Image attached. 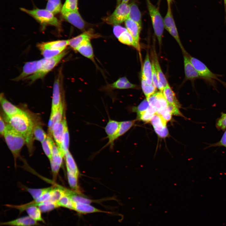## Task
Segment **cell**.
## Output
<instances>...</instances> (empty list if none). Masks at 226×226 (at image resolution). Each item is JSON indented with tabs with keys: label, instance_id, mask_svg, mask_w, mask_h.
<instances>
[{
	"label": "cell",
	"instance_id": "6da1fadb",
	"mask_svg": "<svg viewBox=\"0 0 226 226\" xmlns=\"http://www.w3.org/2000/svg\"><path fill=\"white\" fill-rule=\"evenodd\" d=\"M6 120L13 129L24 137L29 153L31 155L34 149L33 129L36 123H35L30 115L24 111L11 117H6Z\"/></svg>",
	"mask_w": 226,
	"mask_h": 226
},
{
	"label": "cell",
	"instance_id": "7a4b0ae2",
	"mask_svg": "<svg viewBox=\"0 0 226 226\" xmlns=\"http://www.w3.org/2000/svg\"><path fill=\"white\" fill-rule=\"evenodd\" d=\"M3 136L13 154L16 166L17 158L20 156L22 148L26 144L25 139L22 134L8 124L6 125V129Z\"/></svg>",
	"mask_w": 226,
	"mask_h": 226
},
{
	"label": "cell",
	"instance_id": "3957f363",
	"mask_svg": "<svg viewBox=\"0 0 226 226\" xmlns=\"http://www.w3.org/2000/svg\"><path fill=\"white\" fill-rule=\"evenodd\" d=\"M67 52L64 51L60 54L52 58H43L41 59V65L39 69L34 74L31 75L24 80H30V83L39 79H42L51 71L67 54Z\"/></svg>",
	"mask_w": 226,
	"mask_h": 226
},
{
	"label": "cell",
	"instance_id": "277c9868",
	"mask_svg": "<svg viewBox=\"0 0 226 226\" xmlns=\"http://www.w3.org/2000/svg\"><path fill=\"white\" fill-rule=\"evenodd\" d=\"M190 59L198 74L201 79L214 86L216 80L226 86V83L221 80L219 77L222 75L213 73L203 62L188 54Z\"/></svg>",
	"mask_w": 226,
	"mask_h": 226
},
{
	"label": "cell",
	"instance_id": "5b68a950",
	"mask_svg": "<svg viewBox=\"0 0 226 226\" xmlns=\"http://www.w3.org/2000/svg\"><path fill=\"white\" fill-rule=\"evenodd\" d=\"M146 1L153 30L159 45L160 46L164 28V19L162 18L158 8L153 5L150 0H146Z\"/></svg>",
	"mask_w": 226,
	"mask_h": 226
},
{
	"label": "cell",
	"instance_id": "8992f818",
	"mask_svg": "<svg viewBox=\"0 0 226 226\" xmlns=\"http://www.w3.org/2000/svg\"><path fill=\"white\" fill-rule=\"evenodd\" d=\"M21 10L32 16L43 25H50L58 27L60 24L54 14L46 9H35L28 10L20 8Z\"/></svg>",
	"mask_w": 226,
	"mask_h": 226
},
{
	"label": "cell",
	"instance_id": "52a82bcc",
	"mask_svg": "<svg viewBox=\"0 0 226 226\" xmlns=\"http://www.w3.org/2000/svg\"><path fill=\"white\" fill-rule=\"evenodd\" d=\"M130 5L121 3L116 8L113 13L105 19L107 24L117 25L125 21L129 18Z\"/></svg>",
	"mask_w": 226,
	"mask_h": 226
},
{
	"label": "cell",
	"instance_id": "ba28073f",
	"mask_svg": "<svg viewBox=\"0 0 226 226\" xmlns=\"http://www.w3.org/2000/svg\"><path fill=\"white\" fill-rule=\"evenodd\" d=\"M150 121L159 137L164 138L168 136L169 132L166 127L167 122L160 115L157 113L155 114L151 118Z\"/></svg>",
	"mask_w": 226,
	"mask_h": 226
},
{
	"label": "cell",
	"instance_id": "9c48e42d",
	"mask_svg": "<svg viewBox=\"0 0 226 226\" xmlns=\"http://www.w3.org/2000/svg\"><path fill=\"white\" fill-rule=\"evenodd\" d=\"M61 73L60 72L53 84L51 114H54L57 110L62 102L61 94Z\"/></svg>",
	"mask_w": 226,
	"mask_h": 226
},
{
	"label": "cell",
	"instance_id": "30bf717a",
	"mask_svg": "<svg viewBox=\"0 0 226 226\" xmlns=\"http://www.w3.org/2000/svg\"><path fill=\"white\" fill-rule=\"evenodd\" d=\"M182 53L185 80H190L193 82L196 80L200 79L198 74L190 59L188 53L186 51Z\"/></svg>",
	"mask_w": 226,
	"mask_h": 226
},
{
	"label": "cell",
	"instance_id": "8fae6325",
	"mask_svg": "<svg viewBox=\"0 0 226 226\" xmlns=\"http://www.w3.org/2000/svg\"><path fill=\"white\" fill-rule=\"evenodd\" d=\"M41 65V59L26 62L24 65L22 72L17 77L13 79L15 81L24 80L26 78L32 75L40 68Z\"/></svg>",
	"mask_w": 226,
	"mask_h": 226
},
{
	"label": "cell",
	"instance_id": "7c38bea8",
	"mask_svg": "<svg viewBox=\"0 0 226 226\" xmlns=\"http://www.w3.org/2000/svg\"><path fill=\"white\" fill-rule=\"evenodd\" d=\"M150 106L154 108L159 113L167 106L168 103L162 92L156 93L147 99Z\"/></svg>",
	"mask_w": 226,
	"mask_h": 226
},
{
	"label": "cell",
	"instance_id": "4fadbf2b",
	"mask_svg": "<svg viewBox=\"0 0 226 226\" xmlns=\"http://www.w3.org/2000/svg\"><path fill=\"white\" fill-rule=\"evenodd\" d=\"M62 15L66 20L77 28L81 30L84 29L85 22L78 10L68 12Z\"/></svg>",
	"mask_w": 226,
	"mask_h": 226
},
{
	"label": "cell",
	"instance_id": "5bb4252c",
	"mask_svg": "<svg viewBox=\"0 0 226 226\" xmlns=\"http://www.w3.org/2000/svg\"><path fill=\"white\" fill-rule=\"evenodd\" d=\"M0 102L6 117H11L24 111L7 100L3 93H1L0 95Z\"/></svg>",
	"mask_w": 226,
	"mask_h": 226
},
{
	"label": "cell",
	"instance_id": "9a60e30c",
	"mask_svg": "<svg viewBox=\"0 0 226 226\" xmlns=\"http://www.w3.org/2000/svg\"><path fill=\"white\" fill-rule=\"evenodd\" d=\"M119 124L120 122L111 119L109 120L105 127V131L109 140L107 145L113 144L114 141L116 139Z\"/></svg>",
	"mask_w": 226,
	"mask_h": 226
},
{
	"label": "cell",
	"instance_id": "2e32d148",
	"mask_svg": "<svg viewBox=\"0 0 226 226\" xmlns=\"http://www.w3.org/2000/svg\"><path fill=\"white\" fill-rule=\"evenodd\" d=\"M1 225L10 226H35L40 225L29 216L20 217L8 222H2Z\"/></svg>",
	"mask_w": 226,
	"mask_h": 226
},
{
	"label": "cell",
	"instance_id": "e0dca14e",
	"mask_svg": "<svg viewBox=\"0 0 226 226\" xmlns=\"http://www.w3.org/2000/svg\"><path fill=\"white\" fill-rule=\"evenodd\" d=\"M153 60L157 73L159 83V89L162 92L164 88L169 84L161 68L158 59L155 52H153Z\"/></svg>",
	"mask_w": 226,
	"mask_h": 226
},
{
	"label": "cell",
	"instance_id": "ac0fdd59",
	"mask_svg": "<svg viewBox=\"0 0 226 226\" xmlns=\"http://www.w3.org/2000/svg\"><path fill=\"white\" fill-rule=\"evenodd\" d=\"M64 129L65 124L63 118L61 121L55 124L52 129V136L58 147L60 146L62 140Z\"/></svg>",
	"mask_w": 226,
	"mask_h": 226
},
{
	"label": "cell",
	"instance_id": "d6986e66",
	"mask_svg": "<svg viewBox=\"0 0 226 226\" xmlns=\"http://www.w3.org/2000/svg\"><path fill=\"white\" fill-rule=\"evenodd\" d=\"M141 78L149 84H153L152 63H151L148 53L146 54L142 71Z\"/></svg>",
	"mask_w": 226,
	"mask_h": 226
},
{
	"label": "cell",
	"instance_id": "ffe728a7",
	"mask_svg": "<svg viewBox=\"0 0 226 226\" xmlns=\"http://www.w3.org/2000/svg\"><path fill=\"white\" fill-rule=\"evenodd\" d=\"M125 22L126 27L128 31L136 41L139 44L140 34L141 26L129 18L127 19Z\"/></svg>",
	"mask_w": 226,
	"mask_h": 226
},
{
	"label": "cell",
	"instance_id": "44dd1931",
	"mask_svg": "<svg viewBox=\"0 0 226 226\" xmlns=\"http://www.w3.org/2000/svg\"><path fill=\"white\" fill-rule=\"evenodd\" d=\"M94 35L90 31H85L78 36L69 40V45L75 50L80 44L83 41L90 40Z\"/></svg>",
	"mask_w": 226,
	"mask_h": 226
},
{
	"label": "cell",
	"instance_id": "7402d4cb",
	"mask_svg": "<svg viewBox=\"0 0 226 226\" xmlns=\"http://www.w3.org/2000/svg\"><path fill=\"white\" fill-rule=\"evenodd\" d=\"M136 84L131 83L125 77L119 78L113 83L107 85L106 89H134L137 87Z\"/></svg>",
	"mask_w": 226,
	"mask_h": 226
},
{
	"label": "cell",
	"instance_id": "603a6c76",
	"mask_svg": "<svg viewBox=\"0 0 226 226\" xmlns=\"http://www.w3.org/2000/svg\"><path fill=\"white\" fill-rule=\"evenodd\" d=\"M68 45H69V40H62L40 43L38 44V47L40 50L41 49L56 50L65 49Z\"/></svg>",
	"mask_w": 226,
	"mask_h": 226
},
{
	"label": "cell",
	"instance_id": "cb8c5ba5",
	"mask_svg": "<svg viewBox=\"0 0 226 226\" xmlns=\"http://www.w3.org/2000/svg\"><path fill=\"white\" fill-rule=\"evenodd\" d=\"M75 51L85 57L94 60V54L90 40H86L82 42L76 48Z\"/></svg>",
	"mask_w": 226,
	"mask_h": 226
},
{
	"label": "cell",
	"instance_id": "d4e9b609",
	"mask_svg": "<svg viewBox=\"0 0 226 226\" xmlns=\"http://www.w3.org/2000/svg\"><path fill=\"white\" fill-rule=\"evenodd\" d=\"M74 210L80 214H86L99 212L107 213H109L100 210L90 204L79 202H74Z\"/></svg>",
	"mask_w": 226,
	"mask_h": 226
},
{
	"label": "cell",
	"instance_id": "484cf974",
	"mask_svg": "<svg viewBox=\"0 0 226 226\" xmlns=\"http://www.w3.org/2000/svg\"><path fill=\"white\" fill-rule=\"evenodd\" d=\"M63 105L62 102L57 110L54 114H50L48 124L49 135L52 136V129L54 125L61 121L63 119Z\"/></svg>",
	"mask_w": 226,
	"mask_h": 226
},
{
	"label": "cell",
	"instance_id": "4316f807",
	"mask_svg": "<svg viewBox=\"0 0 226 226\" xmlns=\"http://www.w3.org/2000/svg\"><path fill=\"white\" fill-rule=\"evenodd\" d=\"M117 39L121 43L133 47L140 53V44L136 41L127 29L123 32Z\"/></svg>",
	"mask_w": 226,
	"mask_h": 226
},
{
	"label": "cell",
	"instance_id": "83f0119b",
	"mask_svg": "<svg viewBox=\"0 0 226 226\" xmlns=\"http://www.w3.org/2000/svg\"><path fill=\"white\" fill-rule=\"evenodd\" d=\"M65 157L67 171L78 177L79 172L75 160L69 150L65 153Z\"/></svg>",
	"mask_w": 226,
	"mask_h": 226
},
{
	"label": "cell",
	"instance_id": "f1b7e54d",
	"mask_svg": "<svg viewBox=\"0 0 226 226\" xmlns=\"http://www.w3.org/2000/svg\"><path fill=\"white\" fill-rule=\"evenodd\" d=\"M162 92L168 104L174 105L179 108L180 107V105L169 84L164 88Z\"/></svg>",
	"mask_w": 226,
	"mask_h": 226
},
{
	"label": "cell",
	"instance_id": "f546056e",
	"mask_svg": "<svg viewBox=\"0 0 226 226\" xmlns=\"http://www.w3.org/2000/svg\"><path fill=\"white\" fill-rule=\"evenodd\" d=\"M63 119L65 124L64 132L62 141L60 146L58 147L61 152L64 156L65 153L69 150V135L65 114H64Z\"/></svg>",
	"mask_w": 226,
	"mask_h": 226
},
{
	"label": "cell",
	"instance_id": "4dcf8cb0",
	"mask_svg": "<svg viewBox=\"0 0 226 226\" xmlns=\"http://www.w3.org/2000/svg\"><path fill=\"white\" fill-rule=\"evenodd\" d=\"M129 18L137 22L142 26L141 13L137 5L135 3L130 5V12Z\"/></svg>",
	"mask_w": 226,
	"mask_h": 226
},
{
	"label": "cell",
	"instance_id": "1f68e13d",
	"mask_svg": "<svg viewBox=\"0 0 226 226\" xmlns=\"http://www.w3.org/2000/svg\"><path fill=\"white\" fill-rule=\"evenodd\" d=\"M29 216L35 221H41L45 223V221L41 216V211L37 206H32L26 210Z\"/></svg>",
	"mask_w": 226,
	"mask_h": 226
},
{
	"label": "cell",
	"instance_id": "d6a6232c",
	"mask_svg": "<svg viewBox=\"0 0 226 226\" xmlns=\"http://www.w3.org/2000/svg\"><path fill=\"white\" fill-rule=\"evenodd\" d=\"M24 188L30 194L35 200L40 197L45 193L51 191L54 188L53 187H50L43 188L32 189L24 186Z\"/></svg>",
	"mask_w": 226,
	"mask_h": 226
},
{
	"label": "cell",
	"instance_id": "836d02e7",
	"mask_svg": "<svg viewBox=\"0 0 226 226\" xmlns=\"http://www.w3.org/2000/svg\"><path fill=\"white\" fill-rule=\"evenodd\" d=\"M164 28L167 31L176 25L171 11V5H168L167 11L164 19Z\"/></svg>",
	"mask_w": 226,
	"mask_h": 226
},
{
	"label": "cell",
	"instance_id": "e575fe53",
	"mask_svg": "<svg viewBox=\"0 0 226 226\" xmlns=\"http://www.w3.org/2000/svg\"><path fill=\"white\" fill-rule=\"evenodd\" d=\"M136 120L124 121L120 122L118 132L116 136V139L126 133L134 124Z\"/></svg>",
	"mask_w": 226,
	"mask_h": 226
},
{
	"label": "cell",
	"instance_id": "d590c367",
	"mask_svg": "<svg viewBox=\"0 0 226 226\" xmlns=\"http://www.w3.org/2000/svg\"><path fill=\"white\" fill-rule=\"evenodd\" d=\"M62 6L61 0H48L46 9L55 14L61 11Z\"/></svg>",
	"mask_w": 226,
	"mask_h": 226
},
{
	"label": "cell",
	"instance_id": "8d00e7d4",
	"mask_svg": "<svg viewBox=\"0 0 226 226\" xmlns=\"http://www.w3.org/2000/svg\"><path fill=\"white\" fill-rule=\"evenodd\" d=\"M141 84L143 91L147 99L155 93L156 88L153 84H148L144 79L142 78L141 79Z\"/></svg>",
	"mask_w": 226,
	"mask_h": 226
},
{
	"label": "cell",
	"instance_id": "74e56055",
	"mask_svg": "<svg viewBox=\"0 0 226 226\" xmlns=\"http://www.w3.org/2000/svg\"><path fill=\"white\" fill-rule=\"evenodd\" d=\"M33 133L34 139L41 143L47 138V136L41 126L39 124H36L35 125L34 128Z\"/></svg>",
	"mask_w": 226,
	"mask_h": 226
},
{
	"label": "cell",
	"instance_id": "f35d334b",
	"mask_svg": "<svg viewBox=\"0 0 226 226\" xmlns=\"http://www.w3.org/2000/svg\"><path fill=\"white\" fill-rule=\"evenodd\" d=\"M78 0H66L61 10L62 15L70 12L78 10Z\"/></svg>",
	"mask_w": 226,
	"mask_h": 226
},
{
	"label": "cell",
	"instance_id": "ab89813d",
	"mask_svg": "<svg viewBox=\"0 0 226 226\" xmlns=\"http://www.w3.org/2000/svg\"><path fill=\"white\" fill-rule=\"evenodd\" d=\"M56 204L58 207H62L71 210H74V202L66 193L61 198Z\"/></svg>",
	"mask_w": 226,
	"mask_h": 226
},
{
	"label": "cell",
	"instance_id": "60d3db41",
	"mask_svg": "<svg viewBox=\"0 0 226 226\" xmlns=\"http://www.w3.org/2000/svg\"><path fill=\"white\" fill-rule=\"evenodd\" d=\"M156 113V110L150 105L146 110L137 115V118L143 121L148 122L150 121L152 116Z\"/></svg>",
	"mask_w": 226,
	"mask_h": 226
},
{
	"label": "cell",
	"instance_id": "b9f144b4",
	"mask_svg": "<svg viewBox=\"0 0 226 226\" xmlns=\"http://www.w3.org/2000/svg\"><path fill=\"white\" fill-rule=\"evenodd\" d=\"M67 177L69 184L73 191L80 194V191L78 185V177L67 171Z\"/></svg>",
	"mask_w": 226,
	"mask_h": 226
},
{
	"label": "cell",
	"instance_id": "7bdbcfd3",
	"mask_svg": "<svg viewBox=\"0 0 226 226\" xmlns=\"http://www.w3.org/2000/svg\"><path fill=\"white\" fill-rule=\"evenodd\" d=\"M65 194V188H53L51 191L50 200L56 204L61 198Z\"/></svg>",
	"mask_w": 226,
	"mask_h": 226
},
{
	"label": "cell",
	"instance_id": "ee69618b",
	"mask_svg": "<svg viewBox=\"0 0 226 226\" xmlns=\"http://www.w3.org/2000/svg\"><path fill=\"white\" fill-rule=\"evenodd\" d=\"M41 143L45 154L50 160L52 158V146L48 135L47 136V138L42 142Z\"/></svg>",
	"mask_w": 226,
	"mask_h": 226
},
{
	"label": "cell",
	"instance_id": "f6af8a7d",
	"mask_svg": "<svg viewBox=\"0 0 226 226\" xmlns=\"http://www.w3.org/2000/svg\"><path fill=\"white\" fill-rule=\"evenodd\" d=\"M65 49L52 50L47 49H41L40 50L41 54L44 58H52L62 52Z\"/></svg>",
	"mask_w": 226,
	"mask_h": 226
},
{
	"label": "cell",
	"instance_id": "bcb514c9",
	"mask_svg": "<svg viewBox=\"0 0 226 226\" xmlns=\"http://www.w3.org/2000/svg\"><path fill=\"white\" fill-rule=\"evenodd\" d=\"M168 31L175 40L180 47L182 52L186 51V50L184 48L180 40L176 25L172 27Z\"/></svg>",
	"mask_w": 226,
	"mask_h": 226
},
{
	"label": "cell",
	"instance_id": "7dc6e473",
	"mask_svg": "<svg viewBox=\"0 0 226 226\" xmlns=\"http://www.w3.org/2000/svg\"><path fill=\"white\" fill-rule=\"evenodd\" d=\"M216 126L219 130L225 131L226 129V113H222L221 115L217 120Z\"/></svg>",
	"mask_w": 226,
	"mask_h": 226
},
{
	"label": "cell",
	"instance_id": "c3c4849f",
	"mask_svg": "<svg viewBox=\"0 0 226 226\" xmlns=\"http://www.w3.org/2000/svg\"><path fill=\"white\" fill-rule=\"evenodd\" d=\"M58 207L56 203L53 202L50 199L47 203L38 206L41 212H42L51 211Z\"/></svg>",
	"mask_w": 226,
	"mask_h": 226
},
{
	"label": "cell",
	"instance_id": "681fc988",
	"mask_svg": "<svg viewBox=\"0 0 226 226\" xmlns=\"http://www.w3.org/2000/svg\"><path fill=\"white\" fill-rule=\"evenodd\" d=\"M150 105L147 99L144 100L137 107L133 108V110L137 112V115L146 110Z\"/></svg>",
	"mask_w": 226,
	"mask_h": 226
},
{
	"label": "cell",
	"instance_id": "f907efd6",
	"mask_svg": "<svg viewBox=\"0 0 226 226\" xmlns=\"http://www.w3.org/2000/svg\"><path fill=\"white\" fill-rule=\"evenodd\" d=\"M152 83L153 84L156 88H158L159 89V82L158 81V76L155 68L154 63L153 60H152Z\"/></svg>",
	"mask_w": 226,
	"mask_h": 226
},
{
	"label": "cell",
	"instance_id": "816d5d0a",
	"mask_svg": "<svg viewBox=\"0 0 226 226\" xmlns=\"http://www.w3.org/2000/svg\"><path fill=\"white\" fill-rule=\"evenodd\" d=\"M222 146L226 147V130L219 141L215 143L210 144L207 147V148L211 147Z\"/></svg>",
	"mask_w": 226,
	"mask_h": 226
},
{
	"label": "cell",
	"instance_id": "f5cc1de1",
	"mask_svg": "<svg viewBox=\"0 0 226 226\" xmlns=\"http://www.w3.org/2000/svg\"><path fill=\"white\" fill-rule=\"evenodd\" d=\"M51 166L53 174V179H56L61 165L56 164L51 161H50Z\"/></svg>",
	"mask_w": 226,
	"mask_h": 226
},
{
	"label": "cell",
	"instance_id": "db71d44e",
	"mask_svg": "<svg viewBox=\"0 0 226 226\" xmlns=\"http://www.w3.org/2000/svg\"><path fill=\"white\" fill-rule=\"evenodd\" d=\"M126 30H127L126 28L120 25H115L113 27V32L116 37L118 38L120 35Z\"/></svg>",
	"mask_w": 226,
	"mask_h": 226
},
{
	"label": "cell",
	"instance_id": "11a10c76",
	"mask_svg": "<svg viewBox=\"0 0 226 226\" xmlns=\"http://www.w3.org/2000/svg\"><path fill=\"white\" fill-rule=\"evenodd\" d=\"M157 114L160 115L166 122L170 121L171 118L172 114L168 109L167 107Z\"/></svg>",
	"mask_w": 226,
	"mask_h": 226
},
{
	"label": "cell",
	"instance_id": "9f6ffc18",
	"mask_svg": "<svg viewBox=\"0 0 226 226\" xmlns=\"http://www.w3.org/2000/svg\"><path fill=\"white\" fill-rule=\"evenodd\" d=\"M167 108L172 115L183 116L182 115L180 111L179 110V108L177 107L174 105L168 104Z\"/></svg>",
	"mask_w": 226,
	"mask_h": 226
},
{
	"label": "cell",
	"instance_id": "6f0895ef",
	"mask_svg": "<svg viewBox=\"0 0 226 226\" xmlns=\"http://www.w3.org/2000/svg\"><path fill=\"white\" fill-rule=\"evenodd\" d=\"M6 128V125L5 124L4 120L0 116V133L1 135L3 136Z\"/></svg>",
	"mask_w": 226,
	"mask_h": 226
},
{
	"label": "cell",
	"instance_id": "680465c9",
	"mask_svg": "<svg viewBox=\"0 0 226 226\" xmlns=\"http://www.w3.org/2000/svg\"><path fill=\"white\" fill-rule=\"evenodd\" d=\"M225 13H226V0H223Z\"/></svg>",
	"mask_w": 226,
	"mask_h": 226
},
{
	"label": "cell",
	"instance_id": "91938a15",
	"mask_svg": "<svg viewBox=\"0 0 226 226\" xmlns=\"http://www.w3.org/2000/svg\"><path fill=\"white\" fill-rule=\"evenodd\" d=\"M168 5H171V3L172 2V0H166Z\"/></svg>",
	"mask_w": 226,
	"mask_h": 226
},
{
	"label": "cell",
	"instance_id": "94428289",
	"mask_svg": "<svg viewBox=\"0 0 226 226\" xmlns=\"http://www.w3.org/2000/svg\"><path fill=\"white\" fill-rule=\"evenodd\" d=\"M129 1V0H122V3H127Z\"/></svg>",
	"mask_w": 226,
	"mask_h": 226
},
{
	"label": "cell",
	"instance_id": "6125c7cd",
	"mask_svg": "<svg viewBox=\"0 0 226 226\" xmlns=\"http://www.w3.org/2000/svg\"><path fill=\"white\" fill-rule=\"evenodd\" d=\"M121 1V0H117V3L118 4H120Z\"/></svg>",
	"mask_w": 226,
	"mask_h": 226
},
{
	"label": "cell",
	"instance_id": "be15d7a7",
	"mask_svg": "<svg viewBox=\"0 0 226 226\" xmlns=\"http://www.w3.org/2000/svg\"><path fill=\"white\" fill-rule=\"evenodd\" d=\"M161 0H159V3H160V2Z\"/></svg>",
	"mask_w": 226,
	"mask_h": 226
}]
</instances>
